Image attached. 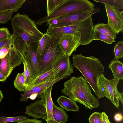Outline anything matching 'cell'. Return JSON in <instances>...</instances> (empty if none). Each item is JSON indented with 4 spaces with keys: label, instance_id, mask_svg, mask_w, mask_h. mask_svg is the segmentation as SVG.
<instances>
[{
    "label": "cell",
    "instance_id": "cell-1",
    "mask_svg": "<svg viewBox=\"0 0 123 123\" xmlns=\"http://www.w3.org/2000/svg\"><path fill=\"white\" fill-rule=\"evenodd\" d=\"M61 92L90 110L100 105L99 101L92 94L90 86L82 76L71 77L64 82Z\"/></svg>",
    "mask_w": 123,
    "mask_h": 123
},
{
    "label": "cell",
    "instance_id": "cell-2",
    "mask_svg": "<svg viewBox=\"0 0 123 123\" xmlns=\"http://www.w3.org/2000/svg\"><path fill=\"white\" fill-rule=\"evenodd\" d=\"M73 67L77 69L83 75L96 95L100 98L98 81L105 72L104 66L99 59L94 56L86 57L81 53L72 55Z\"/></svg>",
    "mask_w": 123,
    "mask_h": 123
},
{
    "label": "cell",
    "instance_id": "cell-3",
    "mask_svg": "<svg viewBox=\"0 0 123 123\" xmlns=\"http://www.w3.org/2000/svg\"><path fill=\"white\" fill-rule=\"evenodd\" d=\"M11 25L13 33L20 36L27 47L38 41L44 34L38 29L34 21L25 14L17 13L12 19Z\"/></svg>",
    "mask_w": 123,
    "mask_h": 123
},
{
    "label": "cell",
    "instance_id": "cell-4",
    "mask_svg": "<svg viewBox=\"0 0 123 123\" xmlns=\"http://www.w3.org/2000/svg\"><path fill=\"white\" fill-rule=\"evenodd\" d=\"M52 85L40 93L37 97L41 100L27 105L25 113L34 118H40L45 120L47 123H58L54 120L52 111L53 105L51 96Z\"/></svg>",
    "mask_w": 123,
    "mask_h": 123
},
{
    "label": "cell",
    "instance_id": "cell-5",
    "mask_svg": "<svg viewBox=\"0 0 123 123\" xmlns=\"http://www.w3.org/2000/svg\"><path fill=\"white\" fill-rule=\"evenodd\" d=\"M95 5L88 0H66L65 2L50 15L34 21L40 25L48 21L68 14L93 9Z\"/></svg>",
    "mask_w": 123,
    "mask_h": 123
},
{
    "label": "cell",
    "instance_id": "cell-6",
    "mask_svg": "<svg viewBox=\"0 0 123 123\" xmlns=\"http://www.w3.org/2000/svg\"><path fill=\"white\" fill-rule=\"evenodd\" d=\"M58 44V39L52 37L41 56L39 58L38 76L53 68L55 62L64 55Z\"/></svg>",
    "mask_w": 123,
    "mask_h": 123
},
{
    "label": "cell",
    "instance_id": "cell-7",
    "mask_svg": "<svg viewBox=\"0 0 123 123\" xmlns=\"http://www.w3.org/2000/svg\"><path fill=\"white\" fill-rule=\"evenodd\" d=\"M119 81L114 78L108 79L103 74L101 76L98 81L101 98L107 97L117 108L119 107V101L123 104V92H120L117 88Z\"/></svg>",
    "mask_w": 123,
    "mask_h": 123
},
{
    "label": "cell",
    "instance_id": "cell-8",
    "mask_svg": "<svg viewBox=\"0 0 123 123\" xmlns=\"http://www.w3.org/2000/svg\"><path fill=\"white\" fill-rule=\"evenodd\" d=\"M26 44L19 35L13 33L7 55L10 63L14 68L19 66L25 59Z\"/></svg>",
    "mask_w": 123,
    "mask_h": 123
},
{
    "label": "cell",
    "instance_id": "cell-9",
    "mask_svg": "<svg viewBox=\"0 0 123 123\" xmlns=\"http://www.w3.org/2000/svg\"><path fill=\"white\" fill-rule=\"evenodd\" d=\"M100 10L99 8L96 7L91 10L70 13L60 16L57 18L58 23L57 25L49 26L52 28H57L69 25L85 20Z\"/></svg>",
    "mask_w": 123,
    "mask_h": 123
},
{
    "label": "cell",
    "instance_id": "cell-10",
    "mask_svg": "<svg viewBox=\"0 0 123 123\" xmlns=\"http://www.w3.org/2000/svg\"><path fill=\"white\" fill-rule=\"evenodd\" d=\"M39 41L27 47L25 59L26 62L32 78L34 80L38 76L39 58L37 49Z\"/></svg>",
    "mask_w": 123,
    "mask_h": 123
},
{
    "label": "cell",
    "instance_id": "cell-11",
    "mask_svg": "<svg viewBox=\"0 0 123 123\" xmlns=\"http://www.w3.org/2000/svg\"><path fill=\"white\" fill-rule=\"evenodd\" d=\"M108 19V24L114 30L117 34L123 32V11L114 6L105 4Z\"/></svg>",
    "mask_w": 123,
    "mask_h": 123
},
{
    "label": "cell",
    "instance_id": "cell-12",
    "mask_svg": "<svg viewBox=\"0 0 123 123\" xmlns=\"http://www.w3.org/2000/svg\"><path fill=\"white\" fill-rule=\"evenodd\" d=\"M56 77L67 78L73 72V67L70 60V56L64 55L54 64L52 68Z\"/></svg>",
    "mask_w": 123,
    "mask_h": 123
},
{
    "label": "cell",
    "instance_id": "cell-13",
    "mask_svg": "<svg viewBox=\"0 0 123 123\" xmlns=\"http://www.w3.org/2000/svg\"><path fill=\"white\" fill-rule=\"evenodd\" d=\"M67 78L62 77L54 80L43 82L32 86L29 89L25 91L20 99L21 101L26 102L30 98L34 99L37 95L50 86L62 79Z\"/></svg>",
    "mask_w": 123,
    "mask_h": 123
},
{
    "label": "cell",
    "instance_id": "cell-14",
    "mask_svg": "<svg viewBox=\"0 0 123 123\" xmlns=\"http://www.w3.org/2000/svg\"><path fill=\"white\" fill-rule=\"evenodd\" d=\"M59 45L65 55L70 56L81 45L79 41L71 35H66L58 39Z\"/></svg>",
    "mask_w": 123,
    "mask_h": 123
},
{
    "label": "cell",
    "instance_id": "cell-15",
    "mask_svg": "<svg viewBox=\"0 0 123 123\" xmlns=\"http://www.w3.org/2000/svg\"><path fill=\"white\" fill-rule=\"evenodd\" d=\"M25 0H0V12L11 11L16 12L22 7Z\"/></svg>",
    "mask_w": 123,
    "mask_h": 123
},
{
    "label": "cell",
    "instance_id": "cell-16",
    "mask_svg": "<svg viewBox=\"0 0 123 123\" xmlns=\"http://www.w3.org/2000/svg\"><path fill=\"white\" fill-rule=\"evenodd\" d=\"M57 102L62 108L68 111H79V108L75 101L63 95L58 97Z\"/></svg>",
    "mask_w": 123,
    "mask_h": 123
},
{
    "label": "cell",
    "instance_id": "cell-17",
    "mask_svg": "<svg viewBox=\"0 0 123 123\" xmlns=\"http://www.w3.org/2000/svg\"><path fill=\"white\" fill-rule=\"evenodd\" d=\"M112 71L114 78L117 80H123V64L119 60L114 59L112 60L109 65Z\"/></svg>",
    "mask_w": 123,
    "mask_h": 123
},
{
    "label": "cell",
    "instance_id": "cell-18",
    "mask_svg": "<svg viewBox=\"0 0 123 123\" xmlns=\"http://www.w3.org/2000/svg\"><path fill=\"white\" fill-rule=\"evenodd\" d=\"M57 78L53 69L38 76L28 87L27 90L32 86L47 81L54 80Z\"/></svg>",
    "mask_w": 123,
    "mask_h": 123
},
{
    "label": "cell",
    "instance_id": "cell-19",
    "mask_svg": "<svg viewBox=\"0 0 123 123\" xmlns=\"http://www.w3.org/2000/svg\"><path fill=\"white\" fill-rule=\"evenodd\" d=\"M94 31H98L115 39L117 38V33L109 24L103 23H98L93 26Z\"/></svg>",
    "mask_w": 123,
    "mask_h": 123
},
{
    "label": "cell",
    "instance_id": "cell-20",
    "mask_svg": "<svg viewBox=\"0 0 123 123\" xmlns=\"http://www.w3.org/2000/svg\"><path fill=\"white\" fill-rule=\"evenodd\" d=\"M52 113L54 120L58 123H66L68 120V115L65 111L54 104L53 106Z\"/></svg>",
    "mask_w": 123,
    "mask_h": 123
},
{
    "label": "cell",
    "instance_id": "cell-21",
    "mask_svg": "<svg viewBox=\"0 0 123 123\" xmlns=\"http://www.w3.org/2000/svg\"><path fill=\"white\" fill-rule=\"evenodd\" d=\"M13 69L10 63L7 54L0 59V71L6 77L9 76Z\"/></svg>",
    "mask_w": 123,
    "mask_h": 123
},
{
    "label": "cell",
    "instance_id": "cell-22",
    "mask_svg": "<svg viewBox=\"0 0 123 123\" xmlns=\"http://www.w3.org/2000/svg\"><path fill=\"white\" fill-rule=\"evenodd\" d=\"M51 37L50 36L46 33L43 34V36L39 40L37 52L39 57L42 55Z\"/></svg>",
    "mask_w": 123,
    "mask_h": 123
},
{
    "label": "cell",
    "instance_id": "cell-23",
    "mask_svg": "<svg viewBox=\"0 0 123 123\" xmlns=\"http://www.w3.org/2000/svg\"><path fill=\"white\" fill-rule=\"evenodd\" d=\"M15 88L20 92L26 90L27 87L25 84V80L23 73H18L14 81Z\"/></svg>",
    "mask_w": 123,
    "mask_h": 123
},
{
    "label": "cell",
    "instance_id": "cell-24",
    "mask_svg": "<svg viewBox=\"0 0 123 123\" xmlns=\"http://www.w3.org/2000/svg\"><path fill=\"white\" fill-rule=\"evenodd\" d=\"M66 0H47V15L53 12L65 1Z\"/></svg>",
    "mask_w": 123,
    "mask_h": 123
},
{
    "label": "cell",
    "instance_id": "cell-25",
    "mask_svg": "<svg viewBox=\"0 0 123 123\" xmlns=\"http://www.w3.org/2000/svg\"><path fill=\"white\" fill-rule=\"evenodd\" d=\"M93 38V40L101 41L108 44H111L115 42V39L110 37L97 31H94Z\"/></svg>",
    "mask_w": 123,
    "mask_h": 123
},
{
    "label": "cell",
    "instance_id": "cell-26",
    "mask_svg": "<svg viewBox=\"0 0 123 123\" xmlns=\"http://www.w3.org/2000/svg\"><path fill=\"white\" fill-rule=\"evenodd\" d=\"M114 52L115 55V59L119 60L120 59L123 58V41L118 42L114 45Z\"/></svg>",
    "mask_w": 123,
    "mask_h": 123
},
{
    "label": "cell",
    "instance_id": "cell-27",
    "mask_svg": "<svg viewBox=\"0 0 123 123\" xmlns=\"http://www.w3.org/2000/svg\"><path fill=\"white\" fill-rule=\"evenodd\" d=\"M22 62L24 66V71L23 73L25 77V84L27 89L28 86L31 84L33 80L29 69L26 62L25 59Z\"/></svg>",
    "mask_w": 123,
    "mask_h": 123
},
{
    "label": "cell",
    "instance_id": "cell-28",
    "mask_svg": "<svg viewBox=\"0 0 123 123\" xmlns=\"http://www.w3.org/2000/svg\"><path fill=\"white\" fill-rule=\"evenodd\" d=\"M97 2L112 6L118 9L123 8V0H93Z\"/></svg>",
    "mask_w": 123,
    "mask_h": 123
},
{
    "label": "cell",
    "instance_id": "cell-29",
    "mask_svg": "<svg viewBox=\"0 0 123 123\" xmlns=\"http://www.w3.org/2000/svg\"><path fill=\"white\" fill-rule=\"evenodd\" d=\"M28 118L27 117L23 115L11 117L0 116V123L18 122Z\"/></svg>",
    "mask_w": 123,
    "mask_h": 123
},
{
    "label": "cell",
    "instance_id": "cell-30",
    "mask_svg": "<svg viewBox=\"0 0 123 123\" xmlns=\"http://www.w3.org/2000/svg\"><path fill=\"white\" fill-rule=\"evenodd\" d=\"M90 123H102L101 113L95 112L91 115L89 118Z\"/></svg>",
    "mask_w": 123,
    "mask_h": 123
},
{
    "label": "cell",
    "instance_id": "cell-31",
    "mask_svg": "<svg viewBox=\"0 0 123 123\" xmlns=\"http://www.w3.org/2000/svg\"><path fill=\"white\" fill-rule=\"evenodd\" d=\"M12 14L11 11L0 12V23H6L11 18Z\"/></svg>",
    "mask_w": 123,
    "mask_h": 123
},
{
    "label": "cell",
    "instance_id": "cell-32",
    "mask_svg": "<svg viewBox=\"0 0 123 123\" xmlns=\"http://www.w3.org/2000/svg\"><path fill=\"white\" fill-rule=\"evenodd\" d=\"M11 34L7 28L2 27L0 28V39L11 38Z\"/></svg>",
    "mask_w": 123,
    "mask_h": 123
},
{
    "label": "cell",
    "instance_id": "cell-33",
    "mask_svg": "<svg viewBox=\"0 0 123 123\" xmlns=\"http://www.w3.org/2000/svg\"><path fill=\"white\" fill-rule=\"evenodd\" d=\"M11 38V37L0 39V49L5 47L9 48Z\"/></svg>",
    "mask_w": 123,
    "mask_h": 123
},
{
    "label": "cell",
    "instance_id": "cell-34",
    "mask_svg": "<svg viewBox=\"0 0 123 123\" xmlns=\"http://www.w3.org/2000/svg\"><path fill=\"white\" fill-rule=\"evenodd\" d=\"M17 123H44L42 121L36 119H30L28 118L22 121L18 122Z\"/></svg>",
    "mask_w": 123,
    "mask_h": 123
},
{
    "label": "cell",
    "instance_id": "cell-35",
    "mask_svg": "<svg viewBox=\"0 0 123 123\" xmlns=\"http://www.w3.org/2000/svg\"><path fill=\"white\" fill-rule=\"evenodd\" d=\"M9 49L7 48H3L0 49V59L4 58L7 54Z\"/></svg>",
    "mask_w": 123,
    "mask_h": 123
},
{
    "label": "cell",
    "instance_id": "cell-36",
    "mask_svg": "<svg viewBox=\"0 0 123 123\" xmlns=\"http://www.w3.org/2000/svg\"><path fill=\"white\" fill-rule=\"evenodd\" d=\"M102 114V123H111L110 122L108 116L105 112H103Z\"/></svg>",
    "mask_w": 123,
    "mask_h": 123
},
{
    "label": "cell",
    "instance_id": "cell-37",
    "mask_svg": "<svg viewBox=\"0 0 123 123\" xmlns=\"http://www.w3.org/2000/svg\"><path fill=\"white\" fill-rule=\"evenodd\" d=\"M114 119L115 121L117 122H120L123 120V116L120 113H117L116 114L114 117Z\"/></svg>",
    "mask_w": 123,
    "mask_h": 123
},
{
    "label": "cell",
    "instance_id": "cell-38",
    "mask_svg": "<svg viewBox=\"0 0 123 123\" xmlns=\"http://www.w3.org/2000/svg\"><path fill=\"white\" fill-rule=\"evenodd\" d=\"M7 78L5 77L0 71V82L5 81Z\"/></svg>",
    "mask_w": 123,
    "mask_h": 123
},
{
    "label": "cell",
    "instance_id": "cell-39",
    "mask_svg": "<svg viewBox=\"0 0 123 123\" xmlns=\"http://www.w3.org/2000/svg\"><path fill=\"white\" fill-rule=\"evenodd\" d=\"M4 97L1 91L0 90V104L1 100Z\"/></svg>",
    "mask_w": 123,
    "mask_h": 123
}]
</instances>
